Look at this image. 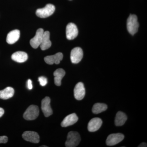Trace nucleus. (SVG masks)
<instances>
[{
	"instance_id": "nucleus-14",
	"label": "nucleus",
	"mask_w": 147,
	"mask_h": 147,
	"mask_svg": "<svg viewBox=\"0 0 147 147\" xmlns=\"http://www.w3.org/2000/svg\"><path fill=\"white\" fill-rule=\"evenodd\" d=\"M78 120V117L76 114L72 113L68 115L65 118L61 123V126L63 127H67L73 125L77 122Z\"/></svg>"
},
{
	"instance_id": "nucleus-16",
	"label": "nucleus",
	"mask_w": 147,
	"mask_h": 147,
	"mask_svg": "<svg viewBox=\"0 0 147 147\" xmlns=\"http://www.w3.org/2000/svg\"><path fill=\"white\" fill-rule=\"evenodd\" d=\"M20 32L18 30L11 31L9 33L7 36V42L9 44H13L18 41L20 38Z\"/></svg>"
},
{
	"instance_id": "nucleus-11",
	"label": "nucleus",
	"mask_w": 147,
	"mask_h": 147,
	"mask_svg": "<svg viewBox=\"0 0 147 147\" xmlns=\"http://www.w3.org/2000/svg\"><path fill=\"white\" fill-rule=\"evenodd\" d=\"M23 139L34 144L39 143L40 137L39 135L36 132L33 131H26L22 134Z\"/></svg>"
},
{
	"instance_id": "nucleus-6",
	"label": "nucleus",
	"mask_w": 147,
	"mask_h": 147,
	"mask_svg": "<svg viewBox=\"0 0 147 147\" xmlns=\"http://www.w3.org/2000/svg\"><path fill=\"white\" fill-rule=\"evenodd\" d=\"M83 57V52L82 48L76 47L72 49L70 54V59L72 63L77 64L82 60Z\"/></svg>"
},
{
	"instance_id": "nucleus-15",
	"label": "nucleus",
	"mask_w": 147,
	"mask_h": 147,
	"mask_svg": "<svg viewBox=\"0 0 147 147\" xmlns=\"http://www.w3.org/2000/svg\"><path fill=\"white\" fill-rule=\"evenodd\" d=\"M50 33L48 31L44 32L41 43L40 46L42 50L49 49L52 45V42L50 40Z\"/></svg>"
},
{
	"instance_id": "nucleus-9",
	"label": "nucleus",
	"mask_w": 147,
	"mask_h": 147,
	"mask_svg": "<svg viewBox=\"0 0 147 147\" xmlns=\"http://www.w3.org/2000/svg\"><path fill=\"white\" fill-rule=\"evenodd\" d=\"M78 30L76 25L73 23H69L66 29L67 38L71 40L74 39L78 36Z\"/></svg>"
},
{
	"instance_id": "nucleus-27",
	"label": "nucleus",
	"mask_w": 147,
	"mask_h": 147,
	"mask_svg": "<svg viewBox=\"0 0 147 147\" xmlns=\"http://www.w3.org/2000/svg\"><path fill=\"white\" fill-rule=\"evenodd\" d=\"M40 147H47V146H41Z\"/></svg>"
},
{
	"instance_id": "nucleus-18",
	"label": "nucleus",
	"mask_w": 147,
	"mask_h": 147,
	"mask_svg": "<svg viewBox=\"0 0 147 147\" xmlns=\"http://www.w3.org/2000/svg\"><path fill=\"white\" fill-rule=\"evenodd\" d=\"M65 74V70L63 69H58L54 72V81L56 86H59L61 84V80Z\"/></svg>"
},
{
	"instance_id": "nucleus-12",
	"label": "nucleus",
	"mask_w": 147,
	"mask_h": 147,
	"mask_svg": "<svg viewBox=\"0 0 147 147\" xmlns=\"http://www.w3.org/2000/svg\"><path fill=\"white\" fill-rule=\"evenodd\" d=\"M63 55L62 53H59L55 55L48 56L44 58V60L45 62L49 65H53L55 63L59 64L60 61L63 59Z\"/></svg>"
},
{
	"instance_id": "nucleus-24",
	"label": "nucleus",
	"mask_w": 147,
	"mask_h": 147,
	"mask_svg": "<svg viewBox=\"0 0 147 147\" xmlns=\"http://www.w3.org/2000/svg\"><path fill=\"white\" fill-rule=\"evenodd\" d=\"M27 88L29 90H32V89L33 86L32 85L31 80L28 79L27 82Z\"/></svg>"
},
{
	"instance_id": "nucleus-7",
	"label": "nucleus",
	"mask_w": 147,
	"mask_h": 147,
	"mask_svg": "<svg viewBox=\"0 0 147 147\" xmlns=\"http://www.w3.org/2000/svg\"><path fill=\"white\" fill-rule=\"evenodd\" d=\"M44 30L42 28L38 29L36 31L35 36L30 40V44L33 48L36 49L39 47L44 34Z\"/></svg>"
},
{
	"instance_id": "nucleus-4",
	"label": "nucleus",
	"mask_w": 147,
	"mask_h": 147,
	"mask_svg": "<svg viewBox=\"0 0 147 147\" xmlns=\"http://www.w3.org/2000/svg\"><path fill=\"white\" fill-rule=\"evenodd\" d=\"M39 113V108L37 106L35 105H30L24 113V118L26 120H33L38 117Z\"/></svg>"
},
{
	"instance_id": "nucleus-8",
	"label": "nucleus",
	"mask_w": 147,
	"mask_h": 147,
	"mask_svg": "<svg viewBox=\"0 0 147 147\" xmlns=\"http://www.w3.org/2000/svg\"><path fill=\"white\" fill-rule=\"evenodd\" d=\"M51 100L50 97L46 96L41 101V109L45 117H47L53 114V111L50 106Z\"/></svg>"
},
{
	"instance_id": "nucleus-21",
	"label": "nucleus",
	"mask_w": 147,
	"mask_h": 147,
	"mask_svg": "<svg viewBox=\"0 0 147 147\" xmlns=\"http://www.w3.org/2000/svg\"><path fill=\"white\" fill-rule=\"evenodd\" d=\"M108 108V106L104 103H96L93 106L92 111L95 114H99L105 111Z\"/></svg>"
},
{
	"instance_id": "nucleus-26",
	"label": "nucleus",
	"mask_w": 147,
	"mask_h": 147,
	"mask_svg": "<svg viewBox=\"0 0 147 147\" xmlns=\"http://www.w3.org/2000/svg\"><path fill=\"white\" fill-rule=\"evenodd\" d=\"M147 144L146 143H142V144H140V145L138 146V147H147Z\"/></svg>"
},
{
	"instance_id": "nucleus-23",
	"label": "nucleus",
	"mask_w": 147,
	"mask_h": 147,
	"mask_svg": "<svg viewBox=\"0 0 147 147\" xmlns=\"http://www.w3.org/2000/svg\"><path fill=\"white\" fill-rule=\"evenodd\" d=\"M8 141V137L6 136L0 137V144H6Z\"/></svg>"
},
{
	"instance_id": "nucleus-10",
	"label": "nucleus",
	"mask_w": 147,
	"mask_h": 147,
	"mask_svg": "<svg viewBox=\"0 0 147 147\" xmlns=\"http://www.w3.org/2000/svg\"><path fill=\"white\" fill-rule=\"evenodd\" d=\"M74 97L76 100H82L86 94V90L83 83L79 82L76 84L74 90Z\"/></svg>"
},
{
	"instance_id": "nucleus-20",
	"label": "nucleus",
	"mask_w": 147,
	"mask_h": 147,
	"mask_svg": "<svg viewBox=\"0 0 147 147\" xmlns=\"http://www.w3.org/2000/svg\"><path fill=\"white\" fill-rule=\"evenodd\" d=\"M127 120V117L125 113L119 111L116 115L115 118V124L116 126H120L123 125Z\"/></svg>"
},
{
	"instance_id": "nucleus-13",
	"label": "nucleus",
	"mask_w": 147,
	"mask_h": 147,
	"mask_svg": "<svg viewBox=\"0 0 147 147\" xmlns=\"http://www.w3.org/2000/svg\"><path fill=\"white\" fill-rule=\"evenodd\" d=\"M102 124V121L99 118L92 119L88 124V130L90 132H94L100 128Z\"/></svg>"
},
{
	"instance_id": "nucleus-17",
	"label": "nucleus",
	"mask_w": 147,
	"mask_h": 147,
	"mask_svg": "<svg viewBox=\"0 0 147 147\" xmlns=\"http://www.w3.org/2000/svg\"><path fill=\"white\" fill-rule=\"evenodd\" d=\"M11 59L18 63L25 62L28 60V55L26 53L21 51H18L13 53L11 55Z\"/></svg>"
},
{
	"instance_id": "nucleus-5",
	"label": "nucleus",
	"mask_w": 147,
	"mask_h": 147,
	"mask_svg": "<svg viewBox=\"0 0 147 147\" xmlns=\"http://www.w3.org/2000/svg\"><path fill=\"white\" fill-rule=\"evenodd\" d=\"M124 136L121 133L110 134L106 139V144L108 146H115L123 140Z\"/></svg>"
},
{
	"instance_id": "nucleus-1",
	"label": "nucleus",
	"mask_w": 147,
	"mask_h": 147,
	"mask_svg": "<svg viewBox=\"0 0 147 147\" xmlns=\"http://www.w3.org/2000/svg\"><path fill=\"white\" fill-rule=\"evenodd\" d=\"M139 27L137 16L134 14H130L127 21V28L129 32L134 35L138 32Z\"/></svg>"
},
{
	"instance_id": "nucleus-2",
	"label": "nucleus",
	"mask_w": 147,
	"mask_h": 147,
	"mask_svg": "<svg viewBox=\"0 0 147 147\" xmlns=\"http://www.w3.org/2000/svg\"><path fill=\"white\" fill-rule=\"evenodd\" d=\"M81 141V137L78 132L71 131L67 134V141L65 143L66 147H75L79 144Z\"/></svg>"
},
{
	"instance_id": "nucleus-19",
	"label": "nucleus",
	"mask_w": 147,
	"mask_h": 147,
	"mask_svg": "<svg viewBox=\"0 0 147 147\" xmlns=\"http://www.w3.org/2000/svg\"><path fill=\"white\" fill-rule=\"evenodd\" d=\"M14 90L13 88L8 87L0 91V98L2 99H9L13 96Z\"/></svg>"
},
{
	"instance_id": "nucleus-25",
	"label": "nucleus",
	"mask_w": 147,
	"mask_h": 147,
	"mask_svg": "<svg viewBox=\"0 0 147 147\" xmlns=\"http://www.w3.org/2000/svg\"><path fill=\"white\" fill-rule=\"evenodd\" d=\"M4 114V110L2 108H0V117H2Z\"/></svg>"
},
{
	"instance_id": "nucleus-3",
	"label": "nucleus",
	"mask_w": 147,
	"mask_h": 147,
	"mask_svg": "<svg viewBox=\"0 0 147 147\" xmlns=\"http://www.w3.org/2000/svg\"><path fill=\"white\" fill-rule=\"evenodd\" d=\"M55 10V6L51 4H48L42 8L38 9L36 11L37 16L41 18H45L52 15Z\"/></svg>"
},
{
	"instance_id": "nucleus-22",
	"label": "nucleus",
	"mask_w": 147,
	"mask_h": 147,
	"mask_svg": "<svg viewBox=\"0 0 147 147\" xmlns=\"http://www.w3.org/2000/svg\"><path fill=\"white\" fill-rule=\"evenodd\" d=\"M38 81L39 82L40 86H45L47 83V79L44 76H40L38 77Z\"/></svg>"
}]
</instances>
